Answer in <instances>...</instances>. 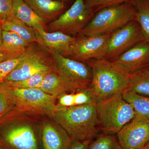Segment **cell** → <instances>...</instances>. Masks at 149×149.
I'll return each mask as SVG.
<instances>
[{
	"label": "cell",
	"mask_w": 149,
	"mask_h": 149,
	"mask_svg": "<svg viewBox=\"0 0 149 149\" xmlns=\"http://www.w3.org/2000/svg\"><path fill=\"white\" fill-rule=\"evenodd\" d=\"M35 119L14 107L0 118V149H41Z\"/></svg>",
	"instance_id": "6da1fadb"
},
{
	"label": "cell",
	"mask_w": 149,
	"mask_h": 149,
	"mask_svg": "<svg viewBox=\"0 0 149 149\" xmlns=\"http://www.w3.org/2000/svg\"><path fill=\"white\" fill-rule=\"evenodd\" d=\"M92 80L88 90L97 103L128 90L130 74L125 68L106 58L88 61Z\"/></svg>",
	"instance_id": "7a4b0ae2"
},
{
	"label": "cell",
	"mask_w": 149,
	"mask_h": 149,
	"mask_svg": "<svg viewBox=\"0 0 149 149\" xmlns=\"http://www.w3.org/2000/svg\"><path fill=\"white\" fill-rule=\"evenodd\" d=\"M51 119L66 131L72 141H93L98 133L97 103L56 107Z\"/></svg>",
	"instance_id": "3957f363"
},
{
	"label": "cell",
	"mask_w": 149,
	"mask_h": 149,
	"mask_svg": "<svg viewBox=\"0 0 149 149\" xmlns=\"http://www.w3.org/2000/svg\"><path fill=\"white\" fill-rule=\"evenodd\" d=\"M0 92L22 113L34 117L47 116L51 118L53 116L57 99L39 88L21 89L0 83Z\"/></svg>",
	"instance_id": "277c9868"
},
{
	"label": "cell",
	"mask_w": 149,
	"mask_h": 149,
	"mask_svg": "<svg viewBox=\"0 0 149 149\" xmlns=\"http://www.w3.org/2000/svg\"><path fill=\"white\" fill-rule=\"evenodd\" d=\"M98 11L80 31L79 36L111 34L136 20V8L130 2L107 7Z\"/></svg>",
	"instance_id": "5b68a950"
},
{
	"label": "cell",
	"mask_w": 149,
	"mask_h": 149,
	"mask_svg": "<svg viewBox=\"0 0 149 149\" xmlns=\"http://www.w3.org/2000/svg\"><path fill=\"white\" fill-rule=\"evenodd\" d=\"M99 129L108 133H117L135 117L133 107L118 94L97 103Z\"/></svg>",
	"instance_id": "8992f818"
},
{
	"label": "cell",
	"mask_w": 149,
	"mask_h": 149,
	"mask_svg": "<svg viewBox=\"0 0 149 149\" xmlns=\"http://www.w3.org/2000/svg\"><path fill=\"white\" fill-rule=\"evenodd\" d=\"M50 55L57 72L66 85L68 93H75L89 87L93 74L88 65L56 53Z\"/></svg>",
	"instance_id": "52a82bcc"
},
{
	"label": "cell",
	"mask_w": 149,
	"mask_h": 149,
	"mask_svg": "<svg viewBox=\"0 0 149 149\" xmlns=\"http://www.w3.org/2000/svg\"><path fill=\"white\" fill-rule=\"evenodd\" d=\"M94 13L84 0H75L70 8L49 24L48 29L49 32L58 31L73 37L88 24Z\"/></svg>",
	"instance_id": "ba28073f"
},
{
	"label": "cell",
	"mask_w": 149,
	"mask_h": 149,
	"mask_svg": "<svg viewBox=\"0 0 149 149\" xmlns=\"http://www.w3.org/2000/svg\"><path fill=\"white\" fill-rule=\"evenodd\" d=\"M111 35L107 34L75 37L67 57L80 62L105 58Z\"/></svg>",
	"instance_id": "9c48e42d"
},
{
	"label": "cell",
	"mask_w": 149,
	"mask_h": 149,
	"mask_svg": "<svg viewBox=\"0 0 149 149\" xmlns=\"http://www.w3.org/2000/svg\"><path fill=\"white\" fill-rule=\"evenodd\" d=\"M144 41L141 27L136 20L111 33L105 58L113 60L137 43Z\"/></svg>",
	"instance_id": "30bf717a"
},
{
	"label": "cell",
	"mask_w": 149,
	"mask_h": 149,
	"mask_svg": "<svg viewBox=\"0 0 149 149\" xmlns=\"http://www.w3.org/2000/svg\"><path fill=\"white\" fill-rule=\"evenodd\" d=\"M48 54L37 49L22 62L1 83L9 84L17 82L39 72L56 70L52 56L49 57Z\"/></svg>",
	"instance_id": "8fae6325"
},
{
	"label": "cell",
	"mask_w": 149,
	"mask_h": 149,
	"mask_svg": "<svg viewBox=\"0 0 149 149\" xmlns=\"http://www.w3.org/2000/svg\"><path fill=\"white\" fill-rule=\"evenodd\" d=\"M123 149H138L149 143V120L139 115L117 133Z\"/></svg>",
	"instance_id": "7c38bea8"
},
{
	"label": "cell",
	"mask_w": 149,
	"mask_h": 149,
	"mask_svg": "<svg viewBox=\"0 0 149 149\" xmlns=\"http://www.w3.org/2000/svg\"><path fill=\"white\" fill-rule=\"evenodd\" d=\"M41 149H68L72 142L69 135L53 120L44 119L39 127Z\"/></svg>",
	"instance_id": "4fadbf2b"
},
{
	"label": "cell",
	"mask_w": 149,
	"mask_h": 149,
	"mask_svg": "<svg viewBox=\"0 0 149 149\" xmlns=\"http://www.w3.org/2000/svg\"><path fill=\"white\" fill-rule=\"evenodd\" d=\"M35 31L37 44L42 50L50 54L52 53H56L68 57L70 46L75 40V37L58 31Z\"/></svg>",
	"instance_id": "5bb4252c"
},
{
	"label": "cell",
	"mask_w": 149,
	"mask_h": 149,
	"mask_svg": "<svg viewBox=\"0 0 149 149\" xmlns=\"http://www.w3.org/2000/svg\"><path fill=\"white\" fill-rule=\"evenodd\" d=\"M112 61L130 73L146 67L149 64V42L144 40L137 43Z\"/></svg>",
	"instance_id": "9a60e30c"
},
{
	"label": "cell",
	"mask_w": 149,
	"mask_h": 149,
	"mask_svg": "<svg viewBox=\"0 0 149 149\" xmlns=\"http://www.w3.org/2000/svg\"><path fill=\"white\" fill-rule=\"evenodd\" d=\"M11 15L35 30L47 32L45 22L23 0H13Z\"/></svg>",
	"instance_id": "2e32d148"
},
{
	"label": "cell",
	"mask_w": 149,
	"mask_h": 149,
	"mask_svg": "<svg viewBox=\"0 0 149 149\" xmlns=\"http://www.w3.org/2000/svg\"><path fill=\"white\" fill-rule=\"evenodd\" d=\"M45 22L53 20L63 11L64 2L55 0H23Z\"/></svg>",
	"instance_id": "e0dca14e"
},
{
	"label": "cell",
	"mask_w": 149,
	"mask_h": 149,
	"mask_svg": "<svg viewBox=\"0 0 149 149\" xmlns=\"http://www.w3.org/2000/svg\"><path fill=\"white\" fill-rule=\"evenodd\" d=\"M2 28L4 31H11L16 33L30 44L37 43L34 29L11 15L2 20Z\"/></svg>",
	"instance_id": "ac0fdd59"
},
{
	"label": "cell",
	"mask_w": 149,
	"mask_h": 149,
	"mask_svg": "<svg viewBox=\"0 0 149 149\" xmlns=\"http://www.w3.org/2000/svg\"><path fill=\"white\" fill-rule=\"evenodd\" d=\"M39 89L56 99L61 94L68 93L65 83L56 70H51L46 74Z\"/></svg>",
	"instance_id": "d6986e66"
},
{
	"label": "cell",
	"mask_w": 149,
	"mask_h": 149,
	"mask_svg": "<svg viewBox=\"0 0 149 149\" xmlns=\"http://www.w3.org/2000/svg\"><path fill=\"white\" fill-rule=\"evenodd\" d=\"M127 91L141 95L149 96V69L148 68L131 73L130 84Z\"/></svg>",
	"instance_id": "ffe728a7"
},
{
	"label": "cell",
	"mask_w": 149,
	"mask_h": 149,
	"mask_svg": "<svg viewBox=\"0 0 149 149\" xmlns=\"http://www.w3.org/2000/svg\"><path fill=\"white\" fill-rule=\"evenodd\" d=\"M136 11V21L141 27L144 40L149 42V0H132Z\"/></svg>",
	"instance_id": "44dd1931"
},
{
	"label": "cell",
	"mask_w": 149,
	"mask_h": 149,
	"mask_svg": "<svg viewBox=\"0 0 149 149\" xmlns=\"http://www.w3.org/2000/svg\"><path fill=\"white\" fill-rule=\"evenodd\" d=\"M123 98L131 104L136 112L149 120V96L138 95L126 91L122 93Z\"/></svg>",
	"instance_id": "7402d4cb"
},
{
	"label": "cell",
	"mask_w": 149,
	"mask_h": 149,
	"mask_svg": "<svg viewBox=\"0 0 149 149\" xmlns=\"http://www.w3.org/2000/svg\"><path fill=\"white\" fill-rule=\"evenodd\" d=\"M2 41V51L22 52L32 45L16 33L4 30L3 31Z\"/></svg>",
	"instance_id": "603a6c76"
},
{
	"label": "cell",
	"mask_w": 149,
	"mask_h": 149,
	"mask_svg": "<svg viewBox=\"0 0 149 149\" xmlns=\"http://www.w3.org/2000/svg\"><path fill=\"white\" fill-rule=\"evenodd\" d=\"M38 49L32 45L20 55L11 58L0 63V83L3 82L19 65Z\"/></svg>",
	"instance_id": "cb8c5ba5"
},
{
	"label": "cell",
	"mask_w": 149,
	"mask_h": 149,
	"mask_svg": "<svg viewBox=\"0 0 149 149\" xmlns=\"http://www.w3.org/2000/svg\"><path fill=\"white\" fill-rule=\"evenodd\" d=\"M88 149H123L117 137L108 133H102L91 141Z\"/></svg>",
	"instance_id": "d4e9b609"
},
{
	"label": "cell",
	"mask_w": 149,
	"mask_h": 149,
	"mask_svg": "<svg viewBox=\"0 0 149 149\" xmlns=\"http://www.w3.org/2000/svg\"><path fill=\"white\" fill-rule=\"evenodd\" d=\"M51 70L39 72L33 75L32 77H29L27 79L21 80V81L9 83V84L2 83L10 87L21 88V89L39 88L45 76Z\"/></svg>",
	"instance_id": "484cf974"
},
{
	"label": "cell",
	"mask_w": 149,
	"mask_h": 149,
	"mask_svg": "<svg viewBox=\"0 0 149 149\" xmlns=\"http://www.w3.org/2000/svg\"><path fill=\"white\" fill-rule=\"evenodd\" d=\"M131 1L132 0H86L85 2L87 6L92 9L95 12L107 7L129 2Z\"/></svg>",
	"instance_id": "4316f807"
},
{
	"label": "cell",
	"mask_w": 149,
	"mask_h": 149,
	"mask_svg": "<svg viewBox=\"0 0 149 149\" xmlns=\"http://www.w3.org/2000/svg\"><path fill=\"white\" fill-rule=\"evenodd\" d=\"M74 94V106L83 105L93 103H97L88 90L77 91Z\"/></svg>",
	"instance_id": "83f0119b"
},
{
	"label": "cell",
	"mask_w": 149,
	"mask_h": 149,
	"mask_svg": "<svg viewBox=\"0 0 149 149\" xmlns=\"http://www.w3.org/2000/svg\"><path fill=\"white\" fill-rule=\"evenodd\" d=\"M57 99L56 107H70L74 106V93H64L59 96Z\"/></svg>",
	"instance_id": "f1b7e54d"
},
{
	"label": "cell",
	"mask_w": 149,
	"mask_h": 149,
	"mask_svg": "<svg viewBox=\"0 0 149 149\" xmlns=\"http://www.w3.org/2000/svg\"><path fill=\"white\" fill-rule=\"evenodd\" d=\"M13 0H0V20H3L11 15Z\"/></svg>",
	"instance_id": "f546056e"
},
{
	"label": "cell",
	"mask_w": 149,
	"mask_h": 149,
	"mask_svg": "<svg viewBox=\"0 0 149 149\" xmlns=\"http://www.w3.org/2000/svg\"><path fill=\"white\" fill-rule=\"evenodd\" d=\"M13 107V104L8 98L0 92V118L6 114Z\"/></svg>",
	"instance_id": "4dcf8cb0"
},
{
	"label": "cell",
	"mask_w": 149,
	"mask_h": 149,
	"mask_svg": "<svg viewBox=\"0 0 149 149\" xmlns=\"http://www.w3.org/2000/svg\"><path fill=\"white\" fill-rule=\"evenodd\" d=\"M27 49L25 51H22V52H8V51L0 52V63L9 58L20 55L22 54H23L27 50Z\"/></svg>",
	"instance_id": "1f68e13d"
},
{
	"label": "cell",
	"mask_w": 149,
	"mask_h": 149,
	"mask_svg": "<svg viewBox=\"0 0 149 149\" xmlns=\"http://www.w3.org/2000/svg\"><path fill=\"white\" fill-rule=\"evenodd\" d=\"M92 141H74L68 149H88Z\"/></svg>",
	"instance_id": "d6a6232c"
},
{
	"label": "cell",
	"mask_w": 149,
	"mask_h": 149,
	"mask_svg": "<svg viewBox=\"0 0 149 149\" xmlns=\"http://www.w3.org/2000/svg\"><path fill=\"white\" fill-rule=\"evenodd\" d=\"M3 31L2 20H0V40H2V36Z\"/></svg>",
	"instance_id": "836d02e7"
},
{
	"label": "cell",
	"mask_w": 149,
	"mask_h": 149,
	"mask_svg": "<svg viewBox=\"0 0 149 149\" xmlns=\"http://www.w3.org/2000/svg\"><path fill=\"white\" fill-rule=\"evenodd\" d=\"M138 149H149V143L147 144L143 147H141Z\"/></svg>",
	"instance_id": "e575fe53"
},
{
	"label": "cell",
	"mask_w": 149,
	"mask_h": 149,
	"mask_svg": "<svg viewBox=\"0 0 149 149\" xmlns=\"http://www.w3.org/2000/svg\"><path fill=\"white\" fill-rule=\"evenodd\" d=\"M2 41L1 40H0V52L2 51Z\"/></svg>",
	"instance_id": "d590c367"
},
{
	"label": "cell",
	"mask_w": 149,
	"mask_h": 149,
	"mask_svg": "<svg viewBox=\"0 0 149 149\" xmlns=\"http://www.w3.org/2000/svg\"><path fill=\"white\" fill-rule=\"evenodd\" d=\"M55 1H61L65 2L68 1H69V0H55Z\"/></svg>",
	"instance_id": "8d00e7d4"
},
{
	"label": "cell",
	"mask_w": 149,
	"mask_h": 149,
	"mask_svg": "<svg viewBox=\"0 0 149 149\" xmlns=\"http://www.w3.org/2000/svg\"><path fill=\"white\" fill-rule=\"evenodd\" d=\"M146 67L148 68V69H149V64L148 65V66H147Z\"/></svg>",
	"instance_id": "74e56055"
}]
</instances>
